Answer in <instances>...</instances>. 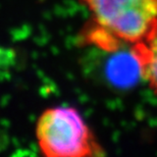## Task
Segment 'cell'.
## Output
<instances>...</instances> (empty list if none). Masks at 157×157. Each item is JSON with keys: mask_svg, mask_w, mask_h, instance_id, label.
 I'll return each mask as SVG.
<instances>
[{"mask_svg": "<svg viewBox=\"0 0 157 157\" xmlns=\"http://www.w3.org/2000/svg\"><path fill=\"white\" fill-rule=\"evenodd\" d=\"M91 17L82 42L117 51L142 41L157 26V0H80Z\"/></svg>", "mask_w": 157, "mask_h": 157, "instance_id": "6da1fadb", "label": "cell"}, {"mask_svg": "<svg viewBox=\"0 0 157 157\" xmlns=\"http://www.w3.org/2000/svg\"><path fill=\"white\" fill-rule=\"evenodd\" d=\"M38 146L48 157H86L105 154L95 135L76 108L45 109L37 121Z\"/></svg>", "mask_w": 157, "mask_h": 157, "instance_id": "7a4b0ae2", "label": "cell"}, {"mask_svg": "<svg viewBox=\"0 0 157 157\" xmlns=\"http://www.w3.org/2000/svg\"><path fill=\"white\" fill-rule=\"evenodd\" d=\"M131 53L139 65L140 76L157 96V26L146 38L132 45Z\"/></svg>", "mask_w": 157, "mask_h": 157, "instance_id": "3957f363", "label": "cell"}, {"mask_svg": "<svg viewBox=\"0 0 157 157\" xmlns=\"http://www.w3.org/2000/svg\"><path fill=\"white\" fill-rule=\"evenodd\" d=\"M134 59V56L132 60ZM132 60L128 62V60H124V58H118L114 60L110 65V76L113 78L115 83H124L125 80L132 81V65L136 64L137 61H135L132 64Z\"/></svg>", "mask_w": 157, "mask_h": 157, "instance_id": "277c9868", "label": "cell"}]
</instances>
